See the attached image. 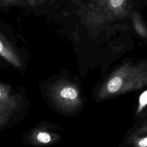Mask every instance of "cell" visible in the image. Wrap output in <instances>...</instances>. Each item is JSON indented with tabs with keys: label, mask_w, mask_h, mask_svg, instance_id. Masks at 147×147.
Returning a JSON list of instances; mask_svg holds the SVG:
<instances>
[{
	"label": "cell",
	"mask_w": 147,
	"mask_h": 147,
	"mask_svg": "<svg viewBox=\"0 0 147 147\" xmlns=\"http://www.w3.org/2000/svg\"><path fill=\"white\" fill-rule=\"evenodd\" d=\"M55 134L42 130H36L33 131L29 138V141L35 145H45L52 143L56 140Z\"/></svg>",
	"instance_id": "obj_4"
},
{
	"label": "cell",
	"mask_w": 147,
	"mask_h": 147,
	"mask_svg": "<svg viewBox=\"0 0 147 147\" xmlns=\"http://www.w3.org/2000/svg\"><path fill=\"white\" fill-rule=\"evenodd\" d=\"M147 133V120L131 134L134 136H141Z\"/></svg>",
	"instance_id": "obj_9"
},
{
	"label": "cell",
	"mask_w": 147,
	"mask_h": 147,
	"mask_svg": "<svg viewBox=\"0 0 147 147\" xmlns=\"http://www.w3.org/2000/svg\"><path fill=\"white\" fill-rule=\"evenodd\" d=\"M48 95L57 107L67 112H73L82 105L78 87L64 79H59L50 86Z\"/></svg>",
	"instance_id": "obj_2"
},
{
	"label": "cell",
	"mask_w": 147,
	"mask_h": 147,
	"mask_svg": "<svg viewBox=\"0 0 147 147\" xmlns=\"http://www.w3.org/2000/svg\"><path fill=\"white\" fill-rule=\"evenodd\" d=\"M125 4V0H108L109 9L114 11H119Z\"/></svg>",
	"instance_id": "obj_8"
},
{
	"label": "cell",
	"mask_w": 147,
	"mask_h": 147,
	"mask_svg": "<svg viewBox=\"0 0 147 147\" xmlns=\"http://www.w3.org/2000/svg\"><path fill=\"white\" fill-rule=\"evenodd\" d=\"M147 106V90L144 91L140 95L138 99V106L136 111L137 115L141 114Z\"/></svg>",
	"instance_id": "obj_7"
},
{
	"label": "cell",
	"mask_w": 147,
	"mask_h": 147,
	"mask_svg": "<svg viewBox=\"0 0 147 147\" xmlns=\"http://www.w3.org/2000/svg\"><path fill=\"white\" fill-rule=\"evenodd\" d=\"M19 103L17 95L7 85L0 84V126L9 121Z\"/></svg>",
	"instance_id": "obj_3"
},
{
	"label": "cell",
	"mask_w": 147,
	"mask_h": 147,
	"mask_svg": "<svg viewBox=\"0 0 147 147\" xmlns=\"http://www.w3.org/2000/svg\"><path fill=\"white\" fill-rule=\"evenodd\" d=\"M127 142L131 144L133 147H147V136H134L130 134Z\"/></svg>",
	"instance_id": "obj_6"
},
{
	"label": "cell",
	"mask_w": 147,
	"mask_h": 147,
	"mask_svg": "<svg viewBox=\"0 0 147 147\" xmlns=\"http://www.w3.org/2000/svg\"><path fill=\"white\" fill-rule=\"evenodd\" d=\"M0 56L6 59L10 63L18 68L21 67V63L17 55L10 47L1 39L0 37Z\"/></svg>",
	"instance_id": "obj_5"
},
{
	"label": "cell",
	"mask_w": 147,
	"mask_h": 147,
	"mask_svg": "<svg viewBox=\"0 0 147 147\" xmlns=\"http://www.w3.org/2000/svg\"><path fill=\"white\" fill-rule=\"evenodd\" d=\"M146 86L147 64L125 63L106 79L98 90V96L100 99H105Z\"/></svg>",
	"instance_id": "obj_1"
}]
</instances>
